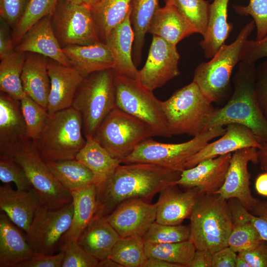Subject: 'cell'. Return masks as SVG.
I'll use <instances>...</instances> for the list:
<instances>
[{
  "label": "cell",
  "instance_id": "obj_1",
  "mask_svg": "<svg viewBox=\"0 0 267 267\" xmlns=\"http://www.w3.org/2000/svg\"><path fill=\"white\" fill-rule=\"evenodd\" d=\"M180 174L151 163L120 164L110 177L96 185L97 208L93 219L106 218L127 200L150 202L156 194L175 184Z\"/></svg>",
  "mask_w": 267,
  "mask_h": 267
},
{
  "label": "cell",
  "instance_id": "obj_2",
  "mask_svg": "<svg viewBox=\"0 0 267 267\" xmlns=\"http://www.w3.org/2000/svg\"><path fill=\"white\" fill-rule=\"evenodd\" d=\"M255 63L240 61L232 78L233 93L227 102L216 110L207 130L237 123L251 129L262 144L267 143V120L258 104L255 90Z\"/></svg>",
  "mask_w": 267,
  "mask_h": 267
},
{
  "label": "cell",
  "instance_id": "obj_3",
  "mask_svg": "<svg viewBox=\"0 0 267 267\" xmlns=\"http://www.w3.org/2000/svg\"><path fill=\"white\" fill-rule=\"evenodd\" d=\"M190 240L196 250L214 253L228 246L233 223L228 200L220 194H199L189 217Z\"/></svg>",
  "mask_w": 267,
  "mask_h": 267
},
{
  "label": "cell",
  "instance_id": "obj_4",
  "mask_svg": "<svg viewBox=\"0 0 267 267\" xmlns=\"http://www.w3.org/2000/svg\"><path fill=\"white\" fill-rule=\"evenodd\" d=\"M82 117L72 107L49 114L39 138L33 141L46 162L74 159L85 145Z\"/></svg>",
  "mask_w": 267,
  "mask_h": 267
},
{
  "label": "cell",
  "instance_id": "obj_5",
  "mask_svg": "<svg viewBox=\"0 0 267 267\" xmlns=\"http://www.w3.org/2000/svg\"><path fill=\"white\" fill-rule=\"evenodd\" d=\"M172 135H198L207 131L216 108L192 82L161 101Z\"/></svg>",
  "mask_w": 267,
  "mask_h": 267
},
{
  "label": "cell",
  "instance_id": "obj_6",
  "mask_svg": "<svg viewBox=\"0 0 267 267\" xmlns=\"http://www.w3.org/2000/svg\"><path fill=\"white\" fill-rule=\"evenodd\" d=\"M255 28L254 21L248 23L232 43L223 44L209 61L201 62L195 68L192 81L211 102L217 103L227 95L244 44Z\"/></svg>",
  "mask_w": 267,
  "mask_h": 267
},
{
  "label": "cell",
  "instance_id": "obj_7",
  "mask_svg": "<svg viewBox=\"0 0 267 267\" xmlns=\"http://www.w3.org/2000/svg\"><path fill=\"white\" fill-rule=\"evenodd\" d=\"M72 107L81 114L86 139L93 137L106 116L116 107L114 71H99L86 76Z\"/></svg>",
  "mask_w": 267,
  "mask_h": 267
},
{
  "label": "cell",
  "instance_id": "obj_8",
  "mask_svg": "<svg viewBox=\"0 0 267 267\" xmlns=\"http://www.w3.org/2000/svg\"><path fill=\"white\" fill-rule=\"evenodd\" d=\"M225 131L223 127H215L179 143H162L149 137L138 144L130 155L121 160V164L151 163L181 172L193 156Z\"/></svg>",
  "mask_w": 267,
  "mask_h": 267
},
{
  "label": "cell",
  "instance_id": "obj_9",
  "mask_svg": "<svg viewBox=\"0 0 267 267\" xmlns=\"http://www.w3.org/2000/svg\"><path fill=\"white\" fill-rule=\"evenodd\" d=\"M114 83L116 107L147 124L155 136L168 138L172 136L161 101L152 91L143 87L135 79L115 72Z\"/></svg>",
  "mask_w": 267,
  "mask_h": 267
},
{
  "label": "cell",
  "instance_id": "obj_10",
  "mask_svg": "<svg viewBox=\"0 0 267 267\" xmlns=\"http://www.w3.org/2000/svg\"><path fill=\"white\" fill-rule=\"evenodd\" d=\"M154 133L147 124L115 107L106 116L93 137L114 158L121 160Z\"/></svg>",
  "mask_w": 267,
  "mask_h": 267
},
{
  "label": "cell",
  "instance_id": "obj_11",
  "mask_svg": "<svg viewBox=\"0 0 267 267\" xmlns=\"http://www.w3.org/2000/svg\"><path fill=\"white\" fill-rule=\"evenodd\" d=\"M9 157L23 169L42 204L57 209L72 202L71 192L54 177L33 141Z\"/></svg>",
  "mask_w": 267,
  "mask_h": 267
},
{
  "label": "cell",
  "instance_id": "obj_12",
  "mask_svg": "<svg viewBox=\"0 0 267 267\" xmlns=\"http://www.w3.org/2000/svg\"><path fill=\"white\" fill-rule=\"evenodd\" d=\"M54 34L61 47L86 45L101 42L91 6L60 0L51 15Z\"/></svg>",
  "mask_w": 267,
  "mask_h": 267
},
{
  "label": "cell",
  "instance_id": "obj_13",
  "mask_svg": "<svg viewBox=\"0 0 267 267\" xmlns=\"http://www.w3.org/2000/svg\"><path fill=\"white\" fill-rule=\"evenodd\" d=\"M73 214L72 202L57 209L42 204L25 235L34 252L54 255L62 237L71 226Z\"/></svg>",
  "mask_w": 267,
  "mask_h": 267
},
{
  "label": "cell",
  "instance_id": "obj_14",
  "mask_svg": "<svg viewBox=\"0 0 267 267\" xmlns=\"http://www.w3.org/2000/svg\"><path fill=\"white\" fill-rule=\"evenodd\" d=\"M179 59L177 45L153 36L146 61L138 70L136 80L153 91L179 75Z\"/></svg>",
  "mask_w": 267,
  "mask_h": 267
},
{
  "label": "cell",
  "instance_id": "obj_15",
  "mask_svg": "<svg viewBox=\"0 0 267 267\" xmlns=\"http://www.w3.org/2000/svg\"><path fill=\"white\" fill-rule=\"evenodd\" d=\"M258 150L256 147H248L233 152L224 183L215 193L226 200L237 199L250 212L260 202L252 195L248 170L249 162L258 163Z\"/></svg>",
  "mask_w": 267,
  "mask_h": 267
},
{
  "label": "cell",
  "instance_id": "obj_16",
  "mask_svg": "<svg viewBox=\"0 0 267 267\" xmlns=\"http://www.w3.org/2000/svg\"><path fill=\"white\" fill-rule=\"evenodd\" d=\"M33 140L30 137L19 100L0 93V155L12 156Z\"/></svg>",
  "mask_w": 267,
  "mask_h": 267
},
{
  "label": "cell",
  "instance_id": "obj_17",
  "mask_svg": "<svg viewBox=\"0 0 267 267\" xmlns=\"http://www.w3.org/2000/svg\"><path fill=\"white\" fill-rule=\"evenodd\" d=\"M157 202L131 199L120 204L106 218L120 237L143 236L155 222Z\"/></svg>",
  "mask_w": 267,
  "mask_h": 267
},
{
  "label": "cell",
  "instance_id": "obj_18",
  "mask_svg": "<svg viewBox=\"0 0 267 267\" xmlns=\"http://www.w3.org/2000/svg\"><path fill=\"white\" fill-rule=\"evenodd\" d=\"M232 154L206 159L184 169L175 184L187 189L197 187L200 194L215 193L224 183Z\"/></svg>",
  "mask_w": 267,
  "mask_h": 267
},
{
  "label": "cell",
  "instance_id": "obj_19",
  "mask_svg": "<svg viewBox=\"0 0 267 267\" xmlns=\"http://www.w3.org/2000/svg\"><path fill=\"white\" fill-rule=\"evenodd\" d=\"M220 138L209 142L185 164V169L191 168L201 161L233 153L248 147L260 148L263 144L253 132L241 124L232 123L225 126Z\"/></svg>",
  "mask_w": 267,
  "mask_h": 267
},
{
  "label": "cell",
  "instance_id": "obj_20",
  "mask_svg": "<svg viewBox=\"0 0 267 267\" xmlns=\"http://www.w3.org/2000/svg\"><path fill=\"white\" fill-rule=\"evenodd\" d=\"M48 59L50 88L47 110L51 115L72 107L77 90L85 77L72 66Z\"/></svg>",
  "mask_w": 267,
  "mask_h": 267
},
{
  "label": "cell",
  "instance_id": "obj_21",
  "mask_svg": "<svg viewBox=\"0 0 267 267\" xmlns=\"http://www.w3.org/2000/svg\"><path fill=\"white\" fill-rule=\"evenodd\" d=\"M15 50L39 54L65 66H71L53 32L51 15L35 23L15 45Z\"/></svg>",
  "mask_w": 267,
  "mask_h": 267
},
{
  "label": "cell",
  "instance_id": "obj_22",
  "mask_svg": "<svg viewBox=\"0 0 267 267\" xmlns=\"http://www.w3.org/2000/svg\"><path fill=\"white\" fill-rule=\"evenodd\" d=\"M42 205L33 188L25 190L13 189L8 184L0 186V209L20 229L26 233L36 212Z\"/></svg>",
  "mask_w": 267,
  "mask_h": 267
},
{
  "label": "cell",
  "instance_id": "obj_23",
  "mask_svg": "<svg viewBox=\"0 0 267 267\" xmlns=\"http://www.w3.org/2000/svg\"><path fill=\"white\" fill-rule=\"evenodd\" d=\"M177 186L171 185L160 192L157 202L156 222L178 225L189 218L199 194V190L193 187L182 192L178 189Z\"/></svg>",
  "mask_w": 267,
  "mask_h": 267
},
{
  "label": "cell",
  "instance_id": "obj_24",
  "mask_svg": "<svg viewBox=\"0 0 267 267\" xmlns=\"http://www.w3.org/2000/svg\"><path fill=\"white\" fill-rule=\"evenodd\" d=\"M62 48L71 66L85 77L93 72L115 67L114 56L104 43L69 45Z\"/></svg>",
  "mask_w": 267,
  "mask_h": 267
},
{
  "label": "cell",
  "instance_id": "obj_25",
  "mask_svg": "<svg viewBox=\"0 0 267 267\" xmlns=\"http://www.w3.org/2000/svg\"><path fill=\"white\" fill-rule=\"evenodd\" d=\"M131 11L125 19L109 32L104 43L115 59L114 72L136 80L138 70L133 59L134 33L130 20Z\"/></svg>",
  "mask_w": 267,
  "mask_h": 267
},
{
  "label": "cell",
  "instance_id": "obj_26",
  "mask_svg": "<svg viewBox=\"0 0 267 267\" xmlns=\"http://www.w3.org/2000/svg\"><path fill=\"white\" fill-rule=\"evenodd\" d=\"M34 254L26 236L2 212L0 214V267H18Z\"/></svg>",
  "mask_w": 267,
  "mask_h": 267
},
{
  "label": "cell",
  "instance_id": "obj_27",
  "mask_svg": "<svg viewBox=\"0 0 267 267\" xmlns=\"http://www.w3.org/2000/svg\"><path fill=\"white\" fill-rule=\"evenodd\" d=\"M21 79L25 93L47 110L50 88L47 58L26 53Z\"/></svg>",
  "mask_w": 267,
  "mask_h": 267
},
{
  "label": "cell",
  "instance_id": "obj_28",
  "mask_svg": "<svg viewBox=\"0 0 267 267\" xmlns=\"http://www.w3.org/2000/svg\"><path fill=\"white\" fill-rule=\"evenodd\" d=\"M147 33L177 45L182 39L196 33V31L174 6L165 4L155 13Z\"/></svg>",
  "mask_w": 267,
  "mask_h": 267
},
{
  "label": "cell",
  "instance_id": "obj_29",
  "mask_svg": "<svg viewBox=\"0 0 267 267\" xmlns=\"http://www.w3.org/2000/svg\"><path fill=\"white\" fill-rule=\"evenodd\" d=\"M229 0H213L210 4L209 13L206 31L200 42L204 56L211 59L225 44L233 28L228 23L227 7Z\"/></svg>",
  "mask_w": 267,
  "mask_h": 267
},
{
  "label": "cell",
  "instance_id": "obj_30",
  "mask_svg": "<svg viewBox=\"0 0 267 267\" xmlns=\"http://www.w3.org/2000/svg\"><path fill=\"white\" fill-rule=\"evenodd\" d=\"M105 217L94 218L80 236L78 244L98 261L108 258L120 238Z\"/></svg>",
  "mask_w": 267,
  "mask_h": 267
},
{
  "label": "cell",
  "instance_id": "obj_31",
  "mask_svg": "<svg viewBox=\"0 0 267 267\" xmlns=\"http://www.w3.org/2000/svg\"><path fill=\"white\" fill-rule=\"evenodd\" d=\"M71 193L73 204L72 222L69 230L62 237L60 244L68 240L77 241L93 220L96 211V184L90 185Z\"/></svg>",
  "mask_w": 267,
  "mask_h": 267
},
{
  "label": "cell",
  "instance_id": "obj_32",
  "mask_svg": "<svg viewBox=\"0 0 267 267\" xmlns=\"http://www.w3.org/2000/svg\"><path fill=\"white\" fill-rule=\"evenodd\" d=\"M75 159L92 172L97 185L110 177L121 164L120 160L113 157L93 137L86 139Z\"/></svg>",
  "mask_w": 267,
  "mask_h": 267
},
{
  "label": "cell",
  "instance_id": "obj_33",
  "mask_svg": "<svg viewBox=\"0 0 267 267\" xmlns=\"http://www.w3.org/2000/svg\"><path fill=\"white\" fill-rule=\"evenodd\" d=\"M228 201L233 223L228 246L237 253L250 250L263 240L253 224L243 213L241 203L235 198Z\"/></svg>",
  "mask_w": 267,
  "mask_h": 267
},
{
  "label": "cell",
  "instance_id": "obj_34",
  "mask_svg": "<svg viewBox=\"0 0 267 267\" xmlns=\"http://www.w3.org/2000/svg\"><path fill=\"white\" fill-rule=\"evenodd\" d=\"M132 0H99L91 6L100 40L104 43L109 32L122 22L131 11Z\"/></svg>",
  "mask_w": 267,
  "mask_h": 267
},
{
  "label": "cell",
  "instance_id": "obj_35",
  "mask_svg": "<svg viewBox=\"0 0 267 267\" xmlns=\"http://www.w3.org/2000/svg\"><path fill=\"white\" fill-rule=\"evenodd\" d=\"M46 162L54 177L70 192L97 185L92 172L76 159Z\"/></svg>",
  "mask_w": 267,
  "mask_h": 267
},
{
  "label": "cell",
  "instance_id": "obj_36",
  "mask_svg": "<svg viewBox=\"0 0 267 267\" xmlns=\"http://www.w3.org/2000/svg\"><path fill=\"white\" fill-rule=\"evenodd\" d=\"M159 0H132L130 20L134 33L133 59L138 64L141 58L145 37L150 21L159 8Z\"/></svg>",
  "mask_w": 267,
  "mask_h": 267
},
{
  "label": "cell",
  "instance_id": "obj_37",
  "mask_svg": "<svg viewBox=\"0 0 267 267\" xmlns=\"http://www.w3.org/2000/svg\"><path fill=\"white\" fill-rule=\"evenodd\" d=\"M26 53L16 50L0 59V90L20 100L26 94L21 81Z\"/></svg>",
  "mask_w": 267,
  "mask_h": 267
},
{
  "label": "cell",
  "instance_id": "obj_38",
  "mask_svg": "<svg viewBox=\"0 0 267 267\" xmlns=\"http://www.w3.org/2000/svg\"><path fill=\"white\" fill-rule=\"evenodd\" d=\"M144 249L147 258L161 259L181 267H187L196 250L190 239L164 243L144 242Z\"/></svg>",
  "mask_w": 267,
  "mask_h": 267
},
{
  "label": "cell",
  "instance_id": "obj_39",
  "mask_svg": "<svg viewBox=\"0 0 267 267\" xmlns=\"http://www.w3.org/2000/svg\"><path fill=\"white\" fill-rule=\"evenodd\" d=\"M108 258L122 267H144L148 258L142 237H120Z\"/></svg>",
  "mask_w": 267,
  "mask_h": 267
},
{
  "label": "cell",
  "instance_id": "obj_40",
  "mask_svg": "<svg viewBox=\"0 0 267 267\" xmlns=\"http://www.w3.org/2000/svg\"><path fill=\"white\" fill-rule=\"evenodd\" d=\"M59 0H29L24 14L12 29L15 45L35 23L47 15H52Z\"/></svg>",
  "mask_w": 267,
  "mask_h": 267
},
{
  "label": "cell",
  "instance_id": "obj_41",
  "mask_svg": "<svg viewBox=\"0 0 267 267\" xmlns=\"http://www.w3.org/2000/svg\"><path fill=\"white\" fill-rule=\"evenodd\" d=\"M174 6L196 33L203 37L208 21L210 3L205 0H164Z\"/></svg>",
  "mask_w": 267,
  "mask_h": 267
},
{
  "label": "cell",
  "instance_id": "obj_42",
  "mask_svg": "<svg viewBox=\"0 0 267 267\" xmlns=\"http://www.w3.org/2000/svg\"><path fill=\"white\" fill-rule=\"evenodd\" d=\"M20 101L29 135L33 141H35L44 130L49 114L46 109L27 94Z\"/></svg>",
  "mask_w": 267,
  "mask_h": 267
},
{
  "label": "cell",
  "instance_id": "obj_43",
  "mask_svg": "<svg viewBox=\"0 0 267 267\" xmlns=\"http://www.w3.org/2000/svg\"><path fill=\"white\" fill-rule=\"evenodd\" d=\"M145 242L164 243L190 239L189 225L163 224L154 222L142 236Z\"/></svg>",
  "mask_w": 267,
  "mask_h": 267
},
{
  "label": "cell",
  "instance_id": "obj_44",
  "mask_svg": "<svg viewBox=\"0 0 267 267\" xmlns=\"http://www.w3.org/2000/svg\"><path fill=\"white\" fill-rule=\"evenodd\" d=\"M64 253L62 267H97L99 261L87 252L76 241L68 240L60 244Z\"/></svg>",
  "mask_w": 267,
  "mask_h": 267
},
{
  "label": "cell",
  "instance_id": "obj_45",
  "mask_svg": "<svg viewBox=\"0 0 267 267\" xmlns=\"http://www.w3.org/2000/svg\"><path fill=\"white\" fill-rule=\"evenodd\" d=\"M0 180L5 183H14L18 190L32 188L23 169L12 157L6 155H0Z\"/></svg>",
  "mask_w": 267,
  "mask_h": 267
},
{
  "label": "cell",
  "instance_id": "obj_46",
  "mask_svg": "<svg viewBox=\"0 0 267 267\" xmlns=\"http://www.w3.org/2000/svg\"><path fill=\"white\" fill-rule=\"evenodd\" d=\"M233 7L236 13L253 17L257 29L256 40H260L267 35V0H249L246 6Z\"/></svg>",
  "mask_w": 267,
  "mask_h": 267
},
{
  "label": "cell",
  "instance_id": "obj_47",
  "mask_svg": "<svg viewBox=\"0 0 267 267\" xmlns=\"http://www.w3.org/2000/svg\"><path fill=\"white\" fill-rule=\"evenodd\" d=\"M29 0H0V17L12 29L24 14Z\"/></svg>",
  "mask_w": 267,
  "mask_h": 267
},
{
  "label": "cell",
  "instance_id": "obj_48",
  "mask_svg": "<svg viewBox=\"0 0 267 267\" xmlns=\"http://www.w3.org/2000/svg\"><path fill=\"white\" fill-rule=\"evenodd\" d=\"M263 58H267V35L259 41L247 40L242 48L240 61L255 63Z\"/></svg>",
  "mask_w": 267,
  "mask_h": 267
},
{
  "label": "cell",
  "instance_id": "obj_49",
  "mask_svg": "<svg viewBox=\"0 0 267 267\" xmlns=\"http://www.w3.org/2000/svg\"><path fill=\"white\" fill-rule=\"evenodd\" d=\"M255 90L259 106L267 120V59L256 68Z\"/></svg>",
  "mask_w": 267,
  "mask_h": 267
},
{
  "label": "cell",
  "instance_id": "obj_50",
  "mask_svg": "<svg viewBox=\"0 0 267 267\" xmlns=\"http://www.w3.org/2000/svg\"><path fill=\"white\" fill-rule=\"evenodd\" d=\"M241 210L253 224L262 239L267 241V201H260L251 212L242 205Z\"/></svg>",
  "mask_w": 267,
  "mask_h": 267
},
{
  "label": "cell",
  "instance_id": "obj_51",
  "mask_svg": "<svg viewBox=\"0 0 267 267\" xmlns=\"http://www.w3.org/2000/svg\"><path fill=\"white\" fill-rule=\"evenodd\" d=\"M250 267H267V241L262 240L253 248L237 253Z\"/></svg>",
  "mask_w": 267,
  "mask_h": 267
},
{
  "label": "cell",
  "instance_id": "obj_52",
  "mask_svg": "<svg viewBox=\"0 0 267 267\" xmlns=\"http://www.w3.org/2000/svg\"><path fill=\"white\" fill-rule=\"evenodd\" d=\"M64 253L49 255L35 253L29 260L20 264L18 267H62Z\"/></svg>",
  "mask_w": 267,
  "mask_h": 267
},
{
  "label": "cell",
  "instance_id": "obj_53",
  "mask_svg": "<svg viewBox=\"0 0 267 267\" xmlns=\"http://www.w3.org/2000/svg\"><path fill=\"white\" fill-rule=\"evenodd\" d=\"M11 28L5 21L0 19V59L15 51Z\"/></svg>",
  "mask_w": 267,
  "mask_h": 267
},
{
  "label": "cell",
  "instance_id": "obj_54",
  "mask_svg": "<svg viewBox=\"0 0 267 267\" xmlns=\"http://www.w3.org/2000/svg\"><path fill=\"white\" fill-rule=\"evenodd\" d=\"M237 253L229 246L213 253L211 267H235Z\"/></svg>",
  "mask_w": 267,
  "mask_h": 267
},
{
  "label": "cell",
  "instance_id": "obj_55",
  "mask_svg": "<svg viewBox=\"0 0 267 267\" xmlns=\"http://www.w3.org/2000/svg\"><path fill=\"white\" fill-rule=\"evenodd\" d=\"M213 253L207 250H196L187 267H211Z\"/></svg>",
  "mask_w": 267,
  "mask_h": 267
},
{
  "label": "cell",
  "instance_id": "obj_56",
  "mask_svg": "<svg viewBox=\"0 0 267 267\" xmlns=\"http://www.w3.org/2000/svg\"><path fill=\"white\" fill-rule=\"evenodd\" d=\"M255 187L257 193L267 197V172H264L256 178Z\"/></svg>",
  "mask_w": 267,
  "mask_h": 267
},
{
  "label": "cell",
  "instance_id": "obj_57",
  "mask_svg": "<svg viewBox=\"0 0 267 267\" xmlns=\"http://www.w3.org/2000/svg\"><path fill=\"white\" fill-rule=\"evenodd\" d=\"M144 267H181V266L161 259L148 258Z\"/></svg>",
  "mask_w": 267,
  "mask_h": 267
},
{
  "label": "cell",
  "instance_id": "obj_58",
  "mask_svg": "<svg viewBox=\"0 0 267 267\" xmlns=\"http://www.w3.org/2000/svg\"><path fill=\"white\" fill-rule=\"evenodd\" d=\"M258 163L264 172H267V143L263 144L258 149Z\"/></svg>",
  "mask_w": 267,
  "mask_h": 267
},
{
  "label": "cell",
  "instance_id": "obj_59",
  "mask_svg": "<svg viewBox=\"0 0 267 267\" xmlns=\"http://www.w3.org/2000/svg\"><path fill=\"white\" fill-rule=\"evenodd\" d=\"M97 267H122L118 263H116L109 258L104 260L99 261Z\"/></svg>",
  "mask_w": 267,
  "mask_h": 267
},
{
  "label": "cell",
  "instance_id": "obj_60",
  "mask_svg": "<svg viewBox=\"0 0 267 267\" xmlns=\"http://www.w3.org/2000/svg\"><path fill=\"white\" fill-rule=\"evenodd\" d=\"M235 267H250L247 262L237 254L235 261Z\"/></svg>",
  "mask_w": 267,
  "mask_h": 267
},
{
  "label": "cell",
  "instance_id": "obj_61",
  "mask_svg": "<svg viewBox=\"0 0 267 267\" xmlns=\"http://www.w3.org/2000/svg\"><path fill=\"white\" fill-rule=\"evenodd\" d=\"M99 0H83V3L86 4L90 6L96 3Z\"/></svg>",
  "mask_w": 267,
  "mask_h": 267
},
{
  "label": "cell",
  "instance_id": "obj_62",
  "mask_svg": "<svg viewBox=\"0 0 267 267\" xmlns=\"http://www.w3.org/2000/svg\"><path fill=\"white\" fill-rule=\"evenodd\" d=\"M66 1L76 4H80L83 3V0H66Z\"/></svg>",
  "mask_w": 267,
  "mask_h": 267
}]
</instances>
